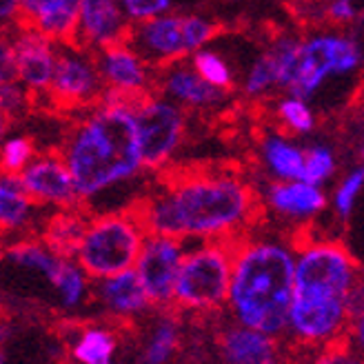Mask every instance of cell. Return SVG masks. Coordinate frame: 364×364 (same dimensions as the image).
Wrapping results in <instances>:
<instances>
[{
    "label": "cell",
    "instance_id": "7402d4cb",
    "mask_svg": "<svg viewBox=\"0 0 364 364\" xmlns=\"http://www.w3.org/2000/svg\"><path fill=\"white\" fill-rule=\"evenodd\" d=\"M260 158L273 180H304L306 151L289 140V136L273 132L260 138Z\"/></svg>",
    "mask_w": 364,
    "mask_h": 364
},
{
    "label": "cell",
    "instance_id": "52a82bcc",
    "mask_svg": "<svg viewBox=\"0 0 364 364\" xmlns=\"http://www.w3.org/2000/svg\"><path fill=\"white\" fill-rule=\"evenodd\" d=\"M147 235L132 209L94 215L89 218L76 260L94 282L116 276L136 267Z\"/></svg>",
    "mask_w": 364,
    "mask_h": 364
},
{
    "label": "cell",
    "instance_id": "277c9868",
    "mask_svg": "<svg viewBox=\"0 0 364 364\" xmlns=\"http://www.w3.org/2000/svg\"><path fill=\"white\" fill-rule=\"evenodd\" d=\"M60 154L82 203L144 169L136 116L132 109L112 102H100L71 124Z\"/></svg>",
    "mask_w": 364,
    "mask_h": 364
},
{
    "label": "cell",
    "instance_id": "2e32d148",
    "mask_svg": "<svg viewBox=\"0 0 364 364\" xmlns=\"http://www.w3.org/2000/svg\"><path fill=\"white\" fill-rule=\"evenodd\" d=\"M7 43L11 45V51H14L18 80L27 89L31 105L38 107L41 98L47 96V91L51 87L53 74H56L58 53L53 51V45L56 43L45 38L43 33L21 31V29H16V36Z\"/></svg>",
    "mask_w": 364,
    "mask_h": 364
},
{
    "label": "cell",
    "instance_id": "44dd1931",
    "mask_svg": "<svg viewBox=\"0 0 364 364\" xmlns=\"http://www.w3.org/2000/svg\"><path fill=\"white\" fill-rule=\"evenodd\" d=\"M156 89H158V94L173 100L176 105L189 107V109L215 107V105H220L229 94V91L207 82L198 74L193 65L187 67L182 63H178L169 69L156 71Z\"/></svg>",
    "mask_w": 364,
    "mask_h": 364
},
{
    "label": "cell",
    "instance_id": "d4e9b609",
    "mask_svg": "<svg viewBox=\"0 0 364 364\" xmlns=\"http://www.w3.org/2000/svg\"><path fill=\"white\" fill-rule=\"evenodd\" d=\"M33 198L23 187L21 176L3 173L0 180V225H3V233H21L27 231L33 225V213H36Z\"/></svg>",
    "mask_w": 364,
    "mask_h": 364
},
{
    "label": "cell",
    "instance_id": "f35d334b",
    "mask_svg": "<svg viewBox=\"0 0 364 364\" xmlns=\"http://www.w3.org/2000/svg\"><path fill=\"white\" fill-rule=\"evenodd\" d=\"M358 156H360V160L364 162V140L360 142V149H358Z\"/></svg>",
    "mask_w": 364,
    "mask_h": 364
},
{
    "label": "cell",
    "instance_id": "6da1fadb",
    "mask_svg": "<svg viewBox=\"0 0 364 364\" xmlns=\"http://www.w3.org/2000/svg\"><path fill=\"white\" fill-rule=\"evenodd\" d=\"M158 187L129 207L147 233L178 240H227L251 233L262 196L235 169L165 167Z\"/></svg>",
    "mask_w": 364,
    "mask_h": 364
},
{
    "label": "cell",
    "instance_id": "ffe728a7",
    "mask_svg": "<svg viewBox=\"0 0 364 364\" xmlns=\"http://www.w3.org/2000/svg\"><path fill=\"white\" fill-rule=\"evenodd\" d=\"M262 203L282 220L306 225L326 209V193L304 180H273L262 191Z\"/></svg>",
    "mask_w": 364,
    "mask_h": 364
},
{
    "label": "cell",
    "instance_id": "8d00e7d4",
    "mask_svg": "<svg viewBox=\"0 0 364 364\" xmlns=\"http://www.w3.org/2000/svg\"><path fill=\"white\" fill-rule=\"evenodd\" d=\"M351 41L355 43V47H358V53H360V63H362V67H364V16H360L358 21L351 25Z\"/></svg>",
    "mask_w": 364,
    "mask_h": 364
},
{
    "label": "cell",
    "instance_id": "9c48e42d",
    "mask_svg": "<svg viewBox=\"0 0 364 364\" xmlns=\"http://www.w3.org/2000/svg\"><path fill=\"white\" fill-rule=\"evenodd\" d=\"M5 260L33 276H41L56 296L63 311H78L87 302L91 278L76 258H65L41 238H18L5 247Z\"/></svg>",
    "mask_w": 364,
    "mask_h": 364
},
{
    "label": "cell",
    "instance_id": "7c38bea8",
    "mask_svg": "<svg viewBox=\"0 0 364 364\" xmlns=\"http://www.w3.org/2000/svg\"><path fill=\"white\" fill-rule=\"evenodd\" d=\"M182 242L185 240L171 238V235L149 233L136 262V271L142 280V287L147 289L151 304L162 311L173 309L180 269L187 256V249Z\"/></svg>",
    "mask_w": 364,
    "mask_h": 364
},
{
    "label": "cell",
    "instance_id": "484cf974",
    "mask_svg": "<svg viewBox=\"0 0 364 364\" xmlns=\"http://www.w3.org/2000/svg\"><path fill=\"white\" fill-rule=\"evenodd\" d=\"M180 347V324L176 316L167 309L156 324L151 326V333L144 342L142 349V364H169Z\"/></svg>",
    "mask_w": 364,
    "mask_h": 364
},
{
    "label": "cell",
    "instance_id": "603a6c76",
    "mask_svg": "<svg viewBox=\"0 0 364 364\" xmlns=\"http://www.w3.org/2000/svg\"><path fill=\"white\" fill-rule=\"evenodd\" d=\"M89 225V218L82 207L76 209H58L51 213L43 229L41 240L65 258H76L78 247L85 238V231Z\"/></svg>",
    "mask_w": 364,
    "mask_h": 364
},
{
    "label": "cell",
    "instance_id": "f1b7e54d",
    "mask_svg": "<svg viewBox=\"0 0 364 364\" xmlns=\"http://www.w3.org/2000/svg\"><path fill=\"white\" fill-rule=\"evenodd\" d=\"M298 353L300 362L289 360V364H364V355L349 342V338L331 342L320 349H298Z\"/></svg>",
    "mask_w": 364,
    "mask_h": 364
},
{
    "label": "cell",
    "instance_id": "e0dca14e",
    "mask_svg": "<svg viewBox=\"0 0 364 364\" xmlns=\"http://www.w3.org/2000/svg\"><path fill=\"white\" fill-rule=\"evenodd\" d=\"M134 21L120 0H82L78 43L80 49L96 53L112 45L129 43Z\"/></svg>",
    "mask_w": 364,
    "mask_h": 364
},
{
    "label": "cell",
    "instance_id": "e575fe53",
    "mask_svg": "<svg viewBox=\"0 0 364 364\" xmlns=\"http://www.w3.org/2000/svg\"><path fill=\"white\" fill-rule=\"evenodd\" d=\"M127 16L132 18L134 23L140 21H149V18L169 14L171 9V0H120Z\"/></svg>",
    "mask_w": 364,
    "mask_h": 364
},
{
    "label": "cell",
    "instance_id": "30bf717a",
    "mask_svg": "<svg viewBox=\"0 0 364 364\" xmlns=\"http://www.w3.org/2000/svg\"><path fill=\"white\" fill-rule=\"evenodd\" d=\"M105 98V82L91 51L65 47L58 53L56 74L45 96V107L56 114L96 109Z\"/></svg>",
    "mask_w": 364,
    "mask_h": 364
},
{
    "label": "cell",
    "instance_id": "cb8c5ba5",
    "mask_svg": "<svg viewBox=\"0 0 364 364\" xmlns=\"http://www.w3.org/2000/svg\"><path fill=\"white\" fill-rule=\"evenodd\" d=\"M118 351L116 329L107 324H80L69 342V353L76 364H114Z\"/></svg>",
    "mask_w": 364,
    "mask_h": 364
},
{
    "label": "cell",
    "instance_id": "f546056e",
    "mask_svg": "<svg viewBox=\"0 0 364 364\" xmlns=\"http://www.w3.org/2000/svg\"><path fill=\"white\" fill-rule=\"evenodd\" d=\"M362 189H364V165H358L355 169H351L347 176L340 180V185L333 191L331 205H333L338 220H342V223L349 220Z\"/></svg>",
    "mask_w": 364,
    "mask_h": 364
},
{
    "label": "cell",
    "instance_id": "d590c367",
    "mask_svg": "<svg viewBox=\"0 0 364 364\" xmlns=\"http://www.w3.org/2000/svg\"><path fill=\"white\" fill-rule=\"evenodd\" d=\"M347 338H349V342L353 344V347L364 355V309H362V311H358V314L351 318Z\"/></svg>",
    "mask_w": 364,
    "mask_h": 364
},
{
    "label": "cell",
    "instance_id": "83f0119b",
    "mask_svg": "<svg viewBox=\"0 0 364 364\" xmlns=\"http://www.w3.org/2000/svg\"><path fill=\"white\" fill-rule=\"evenodd\" d=\"M278 78H280L278 58H276V53H273V49L269 47L262 56L251 65L249 74L245 78L242 94L251 100H258L260 96L269 94V89L278 87Z\"/></svg>",
    "mask_w": 364,
    "mask_h": 364
},
{
    "label": "cell",
    "instance_id": "ba28073f",
    "mask_svg": "<svg viewBox=\"0 0 364 364\" xmlns=\"http://www.w3.org/2000/svg\"><path fill=\"white\" fill-rule=\"evenodd\" d=\"M223 31V23L200 14H162L134 23L127 45H132L154 71H162L205 49Z\"/></svg>",
    "mask_w": 364,
    "mask_h": 364
},
{
    "label": "cell",
    "instance_id": "d6a6232c",
    "mask_svg": "<svg viewBox=\"0 0 364 364\" xmlns=\"http://www.w3.org/2000/svg\"><path fill=\"white\" fill-rule=\"evenodd\" d=\"M38 156L29 136H16L3 144V173L21 176L29 162Z\"/></svg>",
    "mask_w": 364,
    "mask_h": 364
},
{
    "label": "cell",
    "instance_id": "ac0fdd59",
    "mask_svg": "<svg viewBox=\"0 0 364 364\" xmlns=\"http://www.w3.org/2000/svg\"><path fill=\"white\" fill-rule=\"evenodd\" d=\"M105 89L118 94H158L156 71L132 45H112L94 53Z\"/></svg>",
    "mask_w": 364,
    "mask_h": 364
},
{
    "label": "cell",
    "instance_id": "d6986e66",
    "mask_svg": "<svg viewBox=\"0 0 364 364\" xmlns=\"http://www.w3.org/2000/svg\"><path fill=\"white\" fill-rule=\"evenodd\" d=\"M94 298L102 314L116 322H132L140 318L154 306L147 289L142 287L136 267L127 269L116 276H109L94 282Z\"/></svg>",
    "mask_w": 364,
    "mask_h": 364
},
{
    "label": "cell",
    "instance_id": "4fadbf2b",
    "mask_svg": "<svg viewBox=\"0 0 364 364\" xmlns=\"http://www.w3.org/2000/svg\"><path fill=\"white\" fill-rule=\"evenodd\" d=\"M21 182L36 205L56 209H76L85 205L60 149L36 156L21 173Z\"/></svg>",
    "mask_w": 364,
    "mask_h": 364
},
{
    "label": "cell",
    "instance_id": "836d02e7",
    "mask_svg": "<svg viewBox=\"0 0 364 364\" xmlns=\"http://www.w3.org/2000/svg\"><path fill=\"white\" fill-rule=\"evenodd\" d=\"M360 16H364V0H326L324 23L329 25H353Z\"/></svg>",
    "mask_w": 364,
    "mask_h": 364
},
{
    "label": "cell",
    "instance_id": "8fae6325",
    "mask_svg": "<svg viewBox=\"0 0 364 364\" xmlns=\"http://www.w3.org/2000/svg\"><path fill=\"white\" fill-rule=\"evenodd\" d=\"M134 116L138 124L142 167L147 171H162L169 167L185 136L182 107L169 98H160V94H154L134 109Z\"/></svg>",
    "mask_w": 364,
    "mask_h": 364
},
{
    "label": "cell",
    "instance_id": "4dcf8cb0",
    "mask_svg": "<svg viewBox=\"0 0 364 364\" xmlns=\"http://www.w3.org/2000/svg\"><path fill=\"white\" fill-rule=\"evenodd\" d=\"M191 65L196 67V71L200 76H203L207 82H211L213 87H220L225 91H233L235 82H233V74L229 65L225 63V58L218 56L215 51H209V49H198L193 53V60Z\"/></svg>",
    "mask_w": 364,
    "mask_h": 364
},
{
    "label": "cell",
    "instance_id": "74e56055",
    "mask_svg": "<svg viewBox=\"0 0 364 364\" xmlns=\"http://www.w3.org/2000/svg\"><path fill=\"white\" fill-rule=\"evenodd\" d=\"M18 5H21V0H0V16H3V25L5 27L14 23Z\"/></svg>",
    "mask_w": 364,
    "mask_h": 364
},
{
    "label": "cell",
    "instance_id": "9a60e30c",
    "mask_svg": "<svg viewBox=\"0 0 364 364\" xmlns=\"http://www.w3.org/2000/svg\"><path fill=\"white\" fill-rule=\"evenodd\" d=\"M284 347V338L251 329L231 318L215 333L220 364H289L291 351Z\"/></svg>",
    "mask_w": 364,
    "mask_h": 364
},
{
    "label": "cell",
    "instance_id": "8992f818",
    "mask_svg": "<svg viewBox=\"0 0 364 364\" xmlns=\"http://www.w3.org/2000/svg\"><path fill=\"white\" fill-rule=\"evenodd\" d=\"M235 242L238 238L203 240L187 251L176 287V311L207 316L227 309Z\"/></svg>",
    "mask_w": 364,
    "mask_h": 364
},
{
    "label": "cell",
    "instance_id": "1f68e13d",
    "mask_svg": "<svg viewBox=\"0 0 364 364\" xmlns=\"http://www.w3.org/2000/svg\"><path fill=\"white\" fill-rule=\"evenodd\" d=\"M306 167H304V182L322 187L338 169V158L331 147L326 144H311L306 147Z\"/></svg>",
    "mask_w": 364,
    "mask_h": 364
},
{
    "label": "cell",
    "instance_id": "7a4b0ae2",
    "mask_svg": "<svg viewBox=\"0 0 364 364\" xmlns=\"http://www.w3.org/2000/svg\"><path fill=\"white\" fill-rule=\"evenodd\" d=\"M296 289L287 336L296 349H320L344 340L351 324V291L362 267L336 240L294 238Z\"/></svg>",
    "mask_w": 364,
    "mask_h": 364
},
{
    "label": "cell",
    "instance_id": "5bb4252c",
    "mask_svg": "<svg viewBox=\"0 0 364 364\" xmlns=\"http://www.w3.org/2000/svg\"><path fill=\"white\" fill-rule=\"evenodd\" d=\"M80 3L82 0H21L11 27L43 33L60 47L80 49Z\"/></svg>",
    "mask_w": 364,
    "mask_h": 364
},
{
    "label": "cell",
    "instance_id": "4316f807",
    "mask_svg": "<svg viewBox=\"0 0 364 364\" xmlns=\"http://www.w3.org/2000/svg\"><path fill=\"white\" fill-rule=\"evenodd\" d=\"M278 116V129L280 134H311L316 129V114L314 109L306 105V100L298 96L282 98L276 107Z\"/></svg>",
    "mask_w": 364,
    "mask_h": 364
},
{
    "label": "cell",
    "instance_id": "3957f363",
    "mask_svg": "<svg viewBox=\"0 0 364 364\" xmlns=\"http://www.w3.org/2000/svg\"><path fill=\"white\" fill-rule=\"evenodd\" d=\"M296 289V242L242 235L235 242L229 318L269 336L284 338Z\"/></svg>",
    "mask_w": 364,
    "mask_h": 364
},
{
    "label": "cell",
    "instance_id": "5b68a950",
    "mask_svg": "<svg viewBox=\"0 0 364 364\" xmlns=\"http://www.w3.org/2000/svg\"><path fill=\"white\" fill-rule=\"evenodd\" d=\"M271 49L278 58V87L302 100L311 98L326 76H347L362 65L347 33H318L306 41L282 36L271 43Z\"/></svg>",
    "mask_w": 364,
    "mask_h": 364
}]
</instances>
